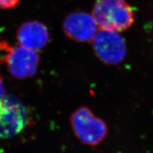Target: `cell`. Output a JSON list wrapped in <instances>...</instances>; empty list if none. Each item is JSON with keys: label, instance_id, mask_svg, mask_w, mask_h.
<instances>
[{"label": "cell", "instance_id": "obj_1", "mask_svg": "<svg viewBox=\"0 0 153 153\" xmlns=\"http://www.w3.org/2000/svg\"><path fill=\"white\" fill-rule=\"evenodd\" d=\"M39 62L36 51L0 40V66H5L13 78L24 80L32 77L36 73Z\"/></svg>", "mask_w": 153, "mask_h": 153}, {"label": "cell", "instance_id": "obj_6", "mask_svg": "<svg viewBox=\"0 0 153 153\" xmlns=\"http://www.w3.org/2000/svg\"><path fill=\"white\" fill-rule=\"evenodd\" d=\"M63 30L71 40L79 42H89L97 35V23L93 16L82 12H74L66 17Z\"/></svg>", "mask_w": 153, "mask_h": 153}, {"label": "cell", "instance_id": "obj_5", "mask_svg": "<svg viewBox=\"0 0 153 153\" xmlns=\"http://www.w3.org/2000/svg\"><path fill=\"white\" fill-rule=\"evenodd\" d=\"M93 42L95 53L105 64L117 65L125 57V42L117 31L102 30L97 32Z\"/></svg>", "mask_w": 153, "mask_h": 153}, {"label": "cell", "instance_id": "obj_7", "mask_svg": "<svg viewBox=\"0 0 153 153\" xmlns=\"http://www.w3.org/2000/svg\"><path fill=\"white\" fill-rule=\"evenodd\" d=\"M17 40L21 46L38 51L47 44L49 33L47 27L43 23L38 21H28L18 29Z\"/></svg>", "mask_w": 153, "mask_h": 153}, {"label": "cell", "instance_id": "obj_3", "mask_svg": "<svg viewBox=\"0 0 153 153\" xmlns=\"http://www.w3.org/2000/svg\"><path fill=\"white\" fill-rule=\"evenodd\" d=\"M70 123L76 138L88 146L98 145L108 133L106 123L87 107H80L76 109L71 114Z\"/></svg>", "mask_w": 153, "mask_h": 153}, {"label": "cell", "instance_id": "obj_9", "mask_svg": "<svg viewBox=\"0 0 153 153\" xmlns=\"http://www.w3.org/2000/svg\"><path fill=\"white\" fill-rule=\"evenodd\" d=\"M5 94V85L1 75H0V97Z\"/></svg>", "mask_w": 153, "mask_h": 153}, {"label": "cell", "instance_id": "obj_2", "mask_svg": "<svg viewBox=\"0 0 153 153\" xmlns=\"http://www.w3.org/2000/svg\"><path fill=\"white\" fill-rule=\"evenodd\" d=\"M93 17L102 30L121 31L134 22V13L125 0H97Z\"/></svg>", "mask_w": 153, "mask_h": 153}, {"label": "cell", "instance_id": "obj_8", "mask_svg": "<svg viewBox=\"0 0 153 153\" xmlns=\"http://www.w3.org/2000/svg\"><path fill=\"white\" fill-rule=\"evenodd\" d=\"M19 0H0V9L12 8L18 4Z\"/></svg>", "mask_w": 153, "mask_h": 153}, {"label": "cell", "instance_id": "obj_4", "mask_svg": "<svg viewBox=\"0 0 153 153\" xmlns=\"http://www.w3.org/2000/svg\"><path fill=\"white\" fill-rule=\"evenodd\" d=\"M28 122L26 107L17 97L11 94L0 97V138L17 135Z\"/></svg>", "mask_w": 153, "mask_h": 153}]
</instances>
